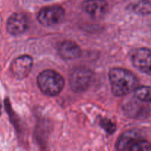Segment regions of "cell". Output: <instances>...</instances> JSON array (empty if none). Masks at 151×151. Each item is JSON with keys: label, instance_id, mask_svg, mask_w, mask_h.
I'll list each match as a JSON object with an SVG mask.
<instances>
[{"label": "cell", "instance_id": "6da1fadb", "mask_svg": "<svg viewBox=\"0 0 151 151\" xmlns=\"http://www.w3.org/2000/svg\"><path fill=\"white\" fill-rule=\"evenodd\" d=\"M109 78L112 93L116 97H122L134 91L139 86V80L131 71L122 68H113L109 71Z\"/></svg>", "mask_w": 151, "mask_h": 151}, {"label": "cell", "instance_id": "7a4b0ae2", "mask_svg": "<svg viewBox=\"0 0 151 151\" xmlns=\"http://www.w3.org/2000/svg\"><path fill=\"white\" fill-rule=\"evenodd\" d=\"M39 89L48 96L58 95L64 87V79L57 72L47 69L41 72L37 78Z\"/></svg>", "mask_w": 151, "mask_h": 151}, {"label": "cell", "instance_id": "3957f363", "mask_svg": "<svg viewBox=\"0 0 151 151\" xmlns=\"http://www.w3.org/2000/svg\"><path fill=\"white\" fill-rule=\"evenodd\" d=\"M64 17V9L58 5L44 7L39 10L37 16L38 22L45 27H53L60 24Z\"/></svg>", "mask_w": 151, "mask_h": 151}, {"label": "cell", "instance_id": "277c9868", "mask_svg": "<svg viewBox=\"0 0 151 151\" xmlns=\"http://www.w3.org/2000/svg\"><path fill=\"white\" fill-rule=\"evenodd\" d=\"M92 79V72L84 67L76 68L69 76V83L72 91L81 93L89 86Z\"/></svg>", "mask_w": 151, "mask_h": 151}, {"label": "cell", "instance_id": "5b68a950", "mask_svg": "<svg viewBox=\"0 0 151 151\" xmlns=\"http://www.w3.org/2000/svg\"><path fill=\"white\" fill-rule=\"evenodd\" d=\"M33 66V60L31 56L23 55L16 58L10 64V72L18 80H22L28 76Z\"/></svg>", "mask_w": 151, "mask_h": 151}, {"label": "cell", "instance_id": "8992f818", "mask_svg": "<svg viewBox=\"0 0 151 151\" xmlns=\"http://www.w3.org/2000/svg\"><path fill=\"white\" fill-rule=\"evenodd\" d=\"M131 59L137 69L151 75V50L145 47L136 49L131 53Z\"/></svg>", "mask_w": 151, "mask_h": 151}, {"label": "cell", "instance_id": "52a82bcc", "mask_svg": "<svg viewBox=\"0 0 151 151\" xmlns=\"http://www.w3.org/2000/svg\"><path fill=\"white\" fill-rule=\"evenodd\" d=\"M28 28V19L22 13H15L9 17L7 22V30L13 35L23 34Z\"/></svg>", "mask_w": 151, "mask_h": 151}, {"label": "cell", "instance_id": "ba28073f", "mask_svg": "<svg viewBox=\"0 0 151 151\" xmlns=\"http://www.w3.org/2000/svg\"><path fill=\"white\" fill-rule=\"evenodd\" d=\"M82 7L87 14L96 19L103 17L109 9L108 3L105 0H85Z\"/></svg>", "mask_w": 151, "mask_h": 151}, {"label": "cell", "instance_id": "9c48e42d", "mask_svg": "<svg viewBox=\"0 0 151 151\" xmlns=\"http://www.w3.org/2000/svg\"><path fill=\"white\" fill-rule=\"evenodd\" d=\"M142 131L137 129H131L122 133L116 142V149L118 151H125L129 148L135 142L143 139Z\"/></svg>", "mask_w": 151, "mask_h": 151}, {"label": "cell", "instance_id": "30bf717a", "mask_svg": "<svg viewBox=\"0 0 151 151\" xmlns=\"http://www.w3.org/2000/svg\"><path fill=\"white\" fill-rule=\"evenodd\" d=\"M58 51L63 58L67 60L77 59L81 57L82 54V51L79 45L72 41H64L60 43Z\"/></svg>", "mask_w": 151, "mask_h": 151}, {"label": "cell", "instance_id": "8fae6325", "mask_svg": "<svg viewBox=\"0 0 151 151\" xmlns=\"http://www.w3.org/2000/svg\"><path fill=\"white\" fill-rule=\"evenodd\" d=\"M134 97L137 100L145 103H151V86H140L134 91Z\"/></svg>", "mask_w": 151, "mask_h": 151}, {"label": "cell", "instance_id": "7c38bea8", "mask_svg": "<svg viewBox=\"0 0 151 151\" xmlns=\"http://www.w3.org/2000/svg\"><path fill=\"white\" fill-rule=\"evenodd\" d=\"M133 10L141 16L151 15V0H140L134 4Z\"/></svg>", "mask_w": 151, "mask_h": 151}, {"label": "cell", "instance_id": "4fadbf2b", "mask_svg": "<svg viewBox=\"0 0 151 151\" xmlns=\"http://www.w3.org/2000/svg\"><path fill=\"white\" fill-rule=\"evenodd\" d=\"M129 151H151V144L145 139L138 140L129 147Z\"/></svg>", "mask_w": 151, "mask_h": 151}, {"label": "cell", "instance_id": "5bb4252c", "mask_svg": "<svg viewBox=\"0 0 151 151\" xmlns=\"http://www.w3.org/2000/svg\"><path fill=\"white\" fill-rule=\"evenodd\" d=\"M100 124L101 125V127L103 128H104V130H106V132L109 134H113L114 132L116 130V125L114 122H112L111 120H110L109 119H102L100 121Z\"/></svg>", "mask_w": 151, "mask_h": 151}, {"label": "cell", "instance_id": "9a60e30c", "mask_svg": "<svg viewBox=\"0 0 151 151\" xmlns=\"http://www.w3.org/2000/svg\"><path fill=\"white\" fill-rule=\"evenodd\" d=\"M1 103H0V116H1Z\"/></svg>", "mask_w": 151, "mask_h": 151}]
</instances>
